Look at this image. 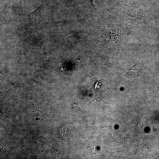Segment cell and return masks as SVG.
<instances>
[{
    "label": "cell",
    "instance_id": "cell-2",
    "mask_svg": "<svg viewBox=\"0 0 159 159\" xmlns=\"http://www.w3.org/2000/svg\"><path fill=\"white\" fill-rule=\"evenodd\" d=\"M67 133V128L65 127H63L60 130V135L62 138H65Z\"/></svg>",
    "mask_w": 159,
    "mask_h": 159
},
{
    "label": "cell",
    "instance_id": "cell-1",
    "mask_svg": "<svg viewBox=\"0 0 159 159\" xmlns=\"http://www.w3.org/2000/svg\"><path fill=\"white\" fill-rule=\"evenodd\" d=\"M139 62H137L134 65L127 69L125 76L132 81L138 80L141 73V68Z\"/></svg>",
    "mask_w": 159,
    "mask_h": 159
},
{
    "label": "cell",
    "instance_id": "cell-4",
    "mask_svg": "<svg viewBox=\"0 0 159 159\" xmlns=\"http://www.w3.org/2000/svg\"><path fill=\"white\" fill-rule=\"evenodd\" d=\"M91 1L92 2V4L94 8L95 9V8L96 7V6L95 4V0H91Z\"/></svg>",
    "mask_w": 159,
    "mask_h": 159
},
{
    "label": "cell",
    "instance_id": "cell-3",
    "mask_svg": "<svg viewBox=\"0 0 159 159\" xmlns=\"http://www.w3.org/2000/svg\"><path fill=\"white\" fill-rule=\"evenodd\" d=\"M29 84L31 86L33 87L36 86L37 85V82L33 80H30Z\"/></svg>",
    "mask_w": 159,
    "mask_h": 159
}]
</instances>
